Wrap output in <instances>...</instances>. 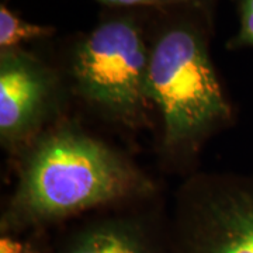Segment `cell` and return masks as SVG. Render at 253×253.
<instances>
[{
	"label": "cell",
	"mask_w": 253,
	"mask_h": 253,
	"mask_svg": "<svg viewBox=\"0 0 253 253\" xmlns=\"http://www.w3.org/2000/svg\"><path fill=\"white\" fill-rule=\"evenodd\" d=\"M18 156L1 235L42 234L106 208L155 199L159 186L129 155L72 118H59Z\"/></svg>",
	"instance_id": "cell-1"
},
{
	"label": "cell",
	"mask_w": 253,
	"mask_h": 253,
	"mask_svg": "<svg viewBox=\"0 0 253 253\" xmlns=\"http://www.w3.org/2000/svg\"><path fill=\"white\" fill-rule=\"evenodd\" d=\"M218 1L146 9V91L158 126V158L169 172L194 173L206 144L235 121L211 55Z\"/></svg>",
	"instance_id": "cell-2"
},
{
	"label": "cell",
	"mask_w": 253,
	"mask_h": 253,
	"mask_svg": "<svg viewBox=\"0 0 253 253\" xmlns=\"http://www.w3.org/2000/svg\"><path fill=\"white\" fill-rule=\"evenodd\" d=\"M54 62L69 96L100 121L124 131L154 126L146 9H109L90 30L69 38Z\"/></svg>",
	"instance_id": "cell-3"
},
{
	"label": "cell",
	"mask_w": 253,
	"mask_h": 253,
	"mask_svg": "<svg viewBox=\"0 0 253 253\" xmlns=\"http://www.w3.org/2000/svg\"><path fill=\"white\" fill-rule=\"evenodd\" d=\"M169 225L172 253H253V173L186 176Z\"/></svg>",
	"instance_id": "cell-4"
},
{
	"label": "cell",
	"mask_w": 253,
	"mask_h": 253,
	"mask_svg": "<svg viewBox=\"0 0 253 253\" xmlns=\"http://www.w3.org/2000/svg\"><path fill=\"white\" fill-rule=\"evenodd\" d=\"M68 89L58 66L26 46L0 51V144L17 156L63 117Z\"/></svg>",
	"instance_id": "cell-5"
},
{
	"label": "cell",
	"mask_w": 253,
	"mask_h": 253,
	"mask_svg": "<svg viewBox=\"0 0 253 253\" xmlns=\"http://www.w3.org/2000/svg\"><path fill=\"white\" fill-rule=\"evenodd\" d=\"M158 197L76 218L46 253H172L169 212Z\"/></svg>",
	"instance_id": "cell-6"
},
{
	"label": "cell",
	"mask_w": 253,
	"mask_h": 253,
	"mask_svg": "<svg viewBox=\"0 0 253 253\" xmlns=\"http://www.w3.org/2000/svg\"><path fill=\"white\" fill-rule=\"evenodd\" d=\"M56 34L52 26L26 21L10 9L6 0L0 3V51L21 48L30 42H44Z\"/></svg>",
	"instance_id": "cell-7"
},
{
	"label": "cell",
	"mask_w": 253,
	"mask_h": 253,
	"mask_svg": "<svg viewBox=\"0 0 253 253\" xmlns=\"http://www.w3.org/2000/svg\"><path fill=\"white\" fill-rule=\"evenodd\" d=\"M239 17V27L234 37L226 41V49L236 51L253 48V0H234Z\"/></svg>",
	"instance_id": "cell-8"
},
{
	"label": "cell",
	"mask_w": 253,
	"mask_h": 253,
	"mask_svg": "<svg viewBox=\"0 0 253 253\" xmlns=\"http://www.w3.org/2000/svg\"><path fill=\"white\" fill-rule=\"evenodd\" d=\"M109 9H163L180 4L200 3L204 0H97Z\"/></svg>",
	"instance_id": "cell-9"
},
{
	"label": "cell",
	"mask_w": 253,
	"mask_h": 253,
	"mask_svg": "<svg viewBox=\"0 0 253 253\" xmlns=\"http://www.w3.org/2000/svg\"><path fill=\"white\" fill-rule=\"evenodd\" d=\"M40 234H28L27 238L14 235H1L0 253H40L36 239Z\"/></svg>",
	"instance_id": "cell-10"
}]
</instances>
